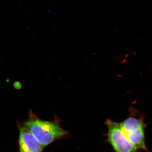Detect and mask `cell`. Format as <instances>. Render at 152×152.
<instances>
[{
  "label": "cell",
  "mask_w": 152,
  "mask_h": 152,
  "mask_svg": "<svg viewBox=\"0 0 152 152\" xmlns=\"http://www.w3.org/2000/svg\"><path fill=\"white\" fill-rule=\"evenodd\" d=\"M123 133L137 149H146L145 129L141 120L130 117L120 123Z\"/></svg>",
  "instance_id": "2"
},
{
  "label": "cell",
  "mask_w": 152,
  "mask_h": 152,
  "mask_svg": "<svg viewBox=\"0 0 152 152\" xmlns=\"http://www.w3.org/2000/svg\"><path fill=\"white\" fill-rule=\"evenodd\" d=\"M24 126L44 148L68 134L57 122L41 120L31 111Z\"/></svg>",
  "instance_id": "1"
},
{
  "label": "cell",
  "mask_w": 152,
  "mask_h": 152,
  "mask_svg": "<svg viewBox=\"0 0 152 152\" xmlns=\"http://www.w3.org/2000/svg\"><path fill=\"white\" fill-rule=\"evenodd\" d=\"M108 140L115 152H136L137 149L123 133L120 123L108 120Z\"/></svg>",
  "instance_id": "3"
},
{
  "label": "cell",
  "mask_w": 152,
  "mask_h": 152,
  "mask_svg": "<svg viewBox=\"0 0 152 152\" xmlns=\"http://www.w3.org/2000/svg\"><path fill=\"white\" fill-rule=\"evenodd\" d=\"M19 143L20 152H42L44 148L24 126L19 127Z\"/></svg>",
  "instance_id": "4"
}]
</instances>
